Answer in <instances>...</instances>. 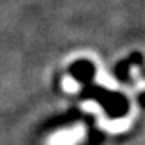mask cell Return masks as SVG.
<instances>
[{
    "label": "cell",
    "mask_w": 145,
    "mask_h": 145,
    "mask_svg": "<svg viewBox=\"0 0 145 145\" xmlns=\"http://www.w3.org/2000/svg\"><path fill=\"white\" fill-rule=\"evenodd\" d=\"M84 138V127H76V129H65L62 133L54 134L49 140V145H76Z\"/></svg>",
    "instance_id": "6da1fadb"
}]
</instances>
